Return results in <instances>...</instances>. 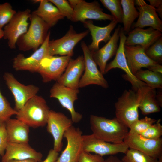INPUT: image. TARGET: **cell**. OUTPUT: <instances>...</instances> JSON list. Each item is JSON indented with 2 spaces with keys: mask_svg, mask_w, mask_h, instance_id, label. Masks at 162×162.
Returning a JSON list of instances; mask_svg holds the SVG:
<instances>
[{
  "mask_svg": "<svg viewBox=\"0 0 162 162\" xmlns=\"http://www.w3.org/2000/svg\"><path fill=\"white\" fill-rule=\"evenodd\" d=\"M150 88L146 85L137 90H125L115 103L116 117L129 128L139 119L140 102Z\"/></svg>",
  "mask_w": 162,
  "mask_h": 162,
  "instance_id": "cell-1",
  "label": "cell"
},
{
  "mask_svg": "<svg viewBox=\"0 0 162 162\" xmlns=\"http://www.w3.org/2000/svg\"><path fill=\"white\" fill-rule=\"evenodd\" d=\"M90 123L92 134L109 142L120 143L124 142L129 131V128L116 117L110 119L91 115Z\"/></svg>",
  "mask_w": 162,
  "mask_h": 162,
  "instance_id": "cell-2",
  "label": "cell"
},
{
  "mask_svg": "<svg viewBox=\"0 0 162 162\" xmlns=\"http://www.w3.org/2000/svg\"><path fill=\"white\" fill-rule=\"evenodd\" d=\"M50 110L45 100L36 94L17 111L16 118L29 127H42L46 124Z\"/></svg>",
  "mask_w": 162,
  "mask_h": 162,
  "instance_id": "cell-3",
  "label": "cell"
},
{
  "mask_svg": "<svg viewBox=\"0 0 162 162\" xmlns=\"http://www.w3.org/2000/svg\"><path fill=\"white\" fill-rule=\"evenodd\" d=\"M30 24L26 32L18 40L16 45L21 51L38 50L45 41L50 28L40 18L32 12Z\"/></svg>",
  "mask_w": 162,
  "mask_h": 162,
  "instance_id": "cell-4",
  "label": "cell"
},
{
  "mask_svg": "<svg viewBox=\"0 0 162 162\" xmlns=\"http://www.w3.org/2000/svg\"><path fill=\"white\" fill-rule=\"evenodd\" d=\"M73 8L74 15L73 21L82 23L88 20H115L112 15L104 13L98 2H88L83 0H68Z\"/></svg>",
  "mask_w": 162,
  "mask_h": 162,
  "instance_id": "cell-5",
  "label": "cell"
},
{
  "mask_svg": "<svg viewBox=\"0 0 162 162\" xmlns=\"http://www.w3.org/2000/svg\"><path fill=\"white\" fill-rule=\"evenodd\" d=\"M89 32L88 30L77 33L72 25H70L66 33L57 39L50 40L48 46L50 56L59 55L72 57L74 50L77 44L87 36Z\"/></svg>",
  "mask_w": 162,
  "mask_h": 162,
  "instance_id": "cell-6",
  "label": "cell"
},
{
  "mask_svg": "<svg viewBox=\"0 0 162 162\" xmlns=\"http://www.w3.org/2000/svg\"><path fill=\"white\" fill-rule=\"evenodd\" d=\"M81 46L84 55L85 68L83 75L80 81L79 88L92 84L100 86L105 88H108V83L103 74L98 69L88 46L82 41Z\"/></svg>",
  "mask_w": 162,
  "mask_h": 162,
  "instance_id": "cell-7",
  "label": "cell"
},
{
  "mask_svg": "<svg viewBox=\"0 0 162 162\" xmlns=\"http://www.w3.org/2000/svg\"><path fill=\"white\" fill-rule=\"evenodd\" d=\"M31 13L29 9L19 11L4 26L3 38L8 40V45L10 49H15L19 38L27 31L28 28V20Z\"/></svg>",
  "mask_w": 162,
  "mask_h": 162,
  "instance_id": "cell-8",
  "label": "cell"
},
{
  "mask_svg": "<svg viewBox=\"0 0 162 162\" xmlns=\"http://www.w3.org/2000/svg\"><path fill=\"white\" fill-rule=\"evenodd\" d=\"M83 151L94 153L103 157L118 153L125 154L129 148L124 142L114 143L105 141L92 134L83 135Z\"/></svg>",
  "mask_w": 162,
  "mask_h": 162,
  "instance_id": "cell-9",
  "label": "cell"
},
{
  "mask_svg": "<svg viewBox=\"0 0 162 162\" xmlns=\"http://www.w3.org/2000/svg\"><path fill=\"white\" fill-rule=\"evenodd\" d=\"M82 136L79 128L73 125L68 128L63 136L67 141L66 146L56 162H77L83 151Z\"/></svg>",
  "mask_w": 162,
  "mask_h": 162,
  "instance_id": "cell-10",
  "label": "cell"
},
{
  "mask_svg": "<svg viewBox=\"0 0 162 162\" xmlns=\"http://www.w3.org/2000/svg\"><path fill=\"white\" fill-rule=\"evenodd\" d=\"M50 32L41 46L30 56L27 57L22 53L18 54L13 59V67L16 71H28L37 72L40 63L45 57L50 55L49 48Z\"/></svg>",
  "mask_w": 162,
  "mask_h": 162,
  "instance_id": "cell-11",
  "label": "cell"
},
{
  "mask_svg": "<svg viewBox=\"0 0 162 162\" xmlns=\"http://www.w3.org/2000/svg\"><path fill=\"white\" fill-rule=\"evenodd\" d=\"M119 35L120 41L115 57L112 62L107 64L105 74L113 69H121L126 73L123 76L124 78L130 83L133 89L136 90L147 85L137 79L131 73L128 67L124 53V46L127 37L123 28H121Z\"/></svg>",
  "mask_w": 162,
  "mask_h": 162,
  "instance_id": "cell-12",
  "label": "cell"
},
{
  "mask_svg": "<svg viewBox=\"0 0 162 162\" xmlns=\"http://www.w3.org/2000/svg\"><path fill=\"white\" fill-rule=\"evenodd\" d=\"M71 119L60 112L50 110L46 123L47 131L52 136L54 140L53 149L59 152L63 146L64 134L66 130L72 125Z\"/></svg>",
  "mask_w": 162,
  "mask_h": 162,
  "instance_id": "cell-13",
  "label": "cell"
},
{
  "mask_svg": "<svg viewBox=\"0 0 162 162\" xmlns=\"http://www.w3.org/2000/svg\"><path fill=\"white\" fill-rule=\"evenodd\" d=\"M71 57L49 56L41 61L38 71L44 83L59 79L64 72Z\"/></svg>",
  "mask_w": 162,
  "mask_h": 162,
  "instance_id": "cell-14",
  "label": "cell"
},
{
  "mask_svg": "<svg viewBox=\"0 0 162 162\" xmlns=\"http://www.w3.org/2000/svg\"><path fill=\"white\" fill-rule=\"evenodd\" d=\"M79 89H74L61 85L57 82L55 83L50 91V97L56 98L62 107L70 112L73 123L80 122L82 116L75 110L74 103L78 98Z\"/></svg>",
  "mask_w": 162,
  "mask_h": 162,
  "instance_id": "cell-15",
  "label": "cell"
},
{
  "mask_svg": "<svg viewBox=\"0 0 162 162\" xmlns=\"http://www.w3.org/2000/svg\"><path fill=\"white\" fill-rule=\"evenodd\" d=\"M3 78L14 96L15 109L17 111L21 109L26 102L37 94L39 91V88L34 85H25L21 83L11 73H5Z\"/></svg>",
  "mask_w": 162,
  "mask_h": 162,
  "instance_id": "cell-16",
  "label": "cell"
},
{
  "mask_svg": "<svg viewBox=\"0 0 162 162\" xmlns=\"http://www.w3.org/2000/svg\"><path fill=\"white\" fill-rule=\"evenodd\" d=\"M129 148L135 149L154 158L162 156V139H151L136 134L129 133L124 139Z\"/></svg>",
  "mask_w": 162,
  "mask_h": 162,
  "instance_id": "cell-17",
  "label": "cell"
},
{
  "mask_svg": "<svg viewBox=\"0 0 162 162\" xmlns=\"http://www.w3.org/2000/svg\"><path fill=\"white\" fill-rule=\"evenodd\" d=\"M145 51L140 45H125L124 53L127 63L131 72L134 75L142 68L148 69L159 64L149 58L146 54Z\"/></svg>",
  "mask_w": 162,
  "mask_h": 162,
  "instance_id": "cell-18",
  "label": "cell"
},
{
  "mask_svg": "<svg viewBox=\"0 0 162 162\" xmlns=\"http://www.w3.org/2000/svg\"><path fill=\"white\" fill-rule=\"evenodd\" d=\"M85 68L83 56L75 59L71 58L64 73L57 80L59 84L74 89H79V85Z\"/></svg>",
  "mask_w": 162,
  "mask_h": 162,
  "instance_id": "cell-19",
  "label": "cell"
},
{
  "mask_svg": "<svg viewBox=\"0 0 162 162\" xmlns=\"http://www.w3.org/2000/svg\"><path fill=\"white\" fill-rule=\"evenodd\" d=\"M1 162H7L12 160H23L32 159L38 162L41 161L43 154L37 152L28 143L9 142L5 152L2 156Z\"/></svg>",
  "mask_w": 162,
  "mask_h": 162,
  "instance_id": "cell-20",
  "label": "cell"
},
{
  "mask_svg": "<svg viewBox=\"0 0 162 162\" xmlns=\"http://www.w3.org/2000/svg\"><path fill=\"white\" fill-rule=\"evenodd\" d=\"M135 4L138 6L139 15L133 27L143 28L149 26L162 32V21L155 9L143 0H135Z\"/></svg>",
  "mask_w": 162,
  "mask_h": 162,
  "instance_id": "cell-21",
  "label": "cell"
},
{
  "mask_svg": "<svg viewBox=\"0 0 162 162\" xmlns=\"http://www.w3.org/2000/svg\"><path fill=\"white\" fill-rule=\"evenodd\" d=\"M162 32L152 27L146 29L136 28L128 33L125 45H140L146 50L160 38Z\"/></svg>",
  "mask_w": 162,
  "mask_h": 162,
  "instance_id": "cell-22",
  "label": "cell"
},
{
  "mask_svg": "<svg viewBox=\"0 0 162 162\" xmlns=\"http://www.w3.org/2000/svg\"><path fill=\"white\" fill-rule=\"evenodd\" d=\"M120 29L121 26H119L116 28L110 39L104 46L98 50L92 52L94 60L103 74H105L107 62L116 53Z\"/></svg>",
  "mask_w": 162,
  "mask_h": 162,
  "instance_id": "cell-23",
  "label": "cell"
},
{
  "mask_svg": "<svg viewBox=\"0 0 162 162\" xmlns=\"http://www.w3.org/2000/svg\"><path fill=\"white\" fill-rule=\"evenodd\" d=\"M83 23L84 26L88 29L92 36V41L88 48L92 52L99 49L100 43L102 41L107 43L110 39L111 32L116 26L118 22L114 20L104 27H100L94 25L92 21L87 20Z\"/></svg>",
  "mask_w": 162,
  "mask_h": 162,
  "instance_id": "cell-24",
  "label": "cell"
},
{
  "mask_svg": "<svg viewBox=\"0 0 162 162\" xmlns=\"http://www.w3.org/2000/svg\"><path fill=\"white\" fill-rule=\"evenodd\" d=\"M9 142L28 143L29 127L17 118H10L5 123Z\"/></svg>",
  "mask_w": 162,
  "mask_h": 162,
  "instance_id": "cell-25",
  "label": "cell"
},
{
  "mask_svg": "<svg viewBox=\"0 0 162 162\" xmlns=\"http://www.w3.org/2000/svg\"><path fill=\"white\" fill-rule=\"evenodd\" d=\"M34 2H39L40 4L37 9L32 13L40 18L50 28L64 17L57 8L48 0H35Z\"/></svg>",
  "mask_w": 162,
  "mask_h": 162,
  "instance_id": "cell-26",
  "label": "cell"
},
{
  "mask_svg": "<svg viewBox=\"0 0 162 162\" xmlns=\"http://www.w3.org/2000/svg\"><path fill=\"white\" fill-rule=\"evenodd\" d=\"M123 10L122 23L125 33H128L135 19L139 16V12L135 7V0H121Z\"/></svg>",
  "mask_w": 162,
  "mask_h": 162,
  "instance_id": "cell-27",
  "label": "cell"
},
{
  "mask_svg": "<svg viewBox=\"0 0 162 162\" xmlns=\"http://www.w3.org/2000/svg\"><path fill=\"white\" fill-rule=\"evenodd\" d=\"M156 94L155 89L150 88L143 96L139 106V108L143 115L160 111V106L156 99Z\"/></svg>",
  "mask_w": 162,
  "mask_h": 162,
  "instance_id": "cell-28",
  "label": "cell"
},
{
  "mask_svg": "<svg viewBox=\"0 0 162 162\" xmlns=\"http://www.w3.org/2000/svg\"><path fill=\"white\" fill-rule=\"evenodd\" d=\"M162 74L149 70L140 69L134 75L139 80L145 82L152 89L162 88Z\"/></svg>",
  "mask_w": 162,
  "mask_h": 162,
  "instance_id": "cell-29",
  "label": "cell"
},
{
  "mask_svg": "<svg viewBox=\"0 0 162 162\" xmlns=\"http://www.w3.org/2000/svg\"><path fill=\"white\" fill-rule=\"evenodd\" d=\"M122 158L123 162H159L158 159L137 150L129 148Z\"/></svg>",
  "mask_w": 162,
  "mask_h": 162,
  "instance_id": "cell-30",
  "label": "cell"
},
{
  "mask_svg": "<svg viewBox=\"0 0 162 162\" xmlns=\"http://www.w3.org/2000/svg\"><path fill=\"white\" fill-rule=\"evenodd\" d=\"M104 6L111 13L118 23H122L123 10L120 0H100Z\"/></svg>",
  "mask_w": 162,
  "mask_h": 162,
  "instance_id": "cell-31",
  "label": "cell"
},
{
  "mask_svg": "<svg viewBox=\"0 0 162 162\" xmlns=\"http://www.w3.org/2000/svg\"><path fill=\"white\" fill-rule=\"evenodd\" d=\"M17 111L12 108L0 90V124L5 122L13 115H16Z\"/></svg>",
  "mask_w": 162,
  "mask_h": 162,
  "instance_id": "cell-32",
  "label": "cell"
},
{
  "mask_svg": "<svg viewBox=\"0 0 162 162\" xmlns=\"http://www.w3.org/2000/svg\"><path fill=\"white\" fill-rule=\"evenodd\" d=\"M145 53L150 59L160 64L162 62V37L147 49Z\"/></svg>",
  "mask_w": 162,
  "mask_h": 162,
  "instance_id": "cell-33",
  "label": "cell"
},
{
  "mask_svg": "<svg viewBox=\"0 0 162 162\" xmlns=\"http://www.w3.org/2000/svg\"><path fill=\"white\" fill-rule=\"evenodd\" d=\"M157 120L148 116L138 119L134 122L129 128V133L139 134L146 130L152 125Z\"/></svg>",
  "mask_w": 162,
  "mask_h": 162,
  "instance_id": "cell-34",
  "label": "cell"
},
{
  "mask_svg": "<svg viewBox=\"0 0 162 162\" xmlns=\"http://www.w3.org/2000/svg\"><path fill=\"white\" fill-rule=\"evenodd\" d=\"M16 12L9 3H0V28L2 29Z\"/></svg>",
  "mask_w": 162,
  "mask_h": 162,
  "instance_id": "cell-35",
  "label": "cell"
},
{
  "mask_svg": "<svg viewBox=\"0 0 162 162\" xmlns=\"http://www.w3.org/2000/svg\"><path fill=\"white\" fill-rule=\"evenodd\" d=\"M54 4L60 13L65 17L72 21L74 17V11L68 1L66 0H49Z\"/></svg>",
  "mask_w": 162,
  "mask_h": 162,
  "instance_id": "cell-36",
  "label": "cell"
},
{
  "mask_svg": "<svg viewBox=\"0 0 162 162\" xmlns=\"http://www.w3.org/2000/svg\"><path fill=\"white\" fill-rule=\"evenodd\" d=\"M159 119L146 130L139 135L146 138L156 140L161 138L162 135V125Z\"/></svg>",
  "mask_w": 162,
  "mask_h": 162,
  "instance_id": "cell-37",
  "label": "cell"
},
{
  "mask_svg": "<svg viewBox=\"0 0 162 162\" xmlns=\"http://www.w3.org/2000/svg\"><path fill=\"white\" fill-rule=\"evenodd\" d=\"M103 157L83 151L80 155L77 162H104Z\"/></svg>",
  "mask_w": 162,
  "mask_h": 162,
  "instance_id": "cell-38",
  "label": "cell"
},
{
  "mask_svg": "<svg viewBox=\"0 0 162 162\" xmlns=\"http://www.w3.org/2000/svg\"><path fill=\"white\" fill-rule=\"evenodd\" d=\"M7 134L5 123L0 124V155L2 156L8 143Z\"/></svg>",
  "mask_w": 162,
  "mask_h": 162,
  "instance_id": "cell-39",
  "label": "cell"
},
{
  "mask_svg": "<svg viewBox=\"0 0 162 162\" xmlns=\"http://www.w3.org/2000/svg\"><path fill=\"white\" fill-rule=\"evenodd\" d=\"M150 5L154 8L157 13H158L160 17H162V0H148Z\"/></svg>",
  "mask_w": 162,
  "mask_h": 162,
  "instance_id": "cell-40",
  "label": "cell"
},
{
  "mask_svg": "<svg viewBox=\"0 0 162 162\" xmlns=\"http://www.w3.org/2000/svg\"><path fill=\"white\" fill-rule=\"evenodd\" d=\"M58 152L53 149L50 150L46 159L42 162H56L58 157Z\"/></svg>",
  "mask_w": 162,
  "mask_h": 162,
  "instance_id": "cell-41",
  "label": "cell"
},
{
  "mask_svg": "<svg viewBox=\"0 0 162 162\" xmlns=\"http://www.w3.org/2000/svg\"><path fill=\"white\" fill-rule=\"evenodd\" d=\"M148 70L162 74V66L160 64H158L152 66Z\"/></svg>",
  "mask_w": 162,
  "mask_h": 162,
  "instance_id": "cell-42",
  "label": "cell"
},
{
  "mask_svg": "<svg viewBox=\"0 0 162 162\" xmlns=\"http://www.w3.org/2000/svg\"><path fill=\"white\" fill-rule=\"evenodd\" d=\"M104 162H123L117 157L113 155H111L106 159L104 160Z\"/></svg>",
  "mask_w": 162,
  "mask_h": 162,
  "instance_id": "cell-43",
  "label": "cell"
},
{
  "mask_svg": "<svg viewBox=\"0 0 162 162\" xmlns=\"http://www.w3.org/2000/svg\"><path fill=\"white\" fill-rule=\"evenodd\" d=\"M161 90V89H160ZM160 91L157 94H156V99L158 104L160 106H162V93L161 91Z\"/></svg>",
  "mask_w": 162,
  "mask_h": 162,
  "instance_id": "cell-44",
  "label": "cell"
},
{
  "mask_svg": "<svg viewBox=\"0 0 162 162\" xmlns=\"http://www.w3.org/2000/svg\"><path fill=\"white\" fill-rule=\"evenodd\" d=\"M7 162H38L36 160L32 159H29L23 160H10Z\"/></svg>",
  "mask_w": 162,
  "mask_h": 162,
  "instance_id": "cell-45",
  "label": "cell"
},
{
  "mask_svg": "<svg viewBox=\"0 0 162 162\" xmlns=\"http://www.w3.org/2000/svg\"><path fill=\"white\" fill-rule=\"evenodd\" d=\"M4 32L3 30L0 28V39L3 38Z\"/></svg>",
  "mask_w": 162,
  "mask_h": 162,
  "instance_id": "cell-46",
  "label": "cell"
},
{
  "mask_svg": "<svg viewBox=\"0 0 162 162\" xmlns=\"http://www.w3.org/2000/svg\"><path fill=\"white\" fill-rule=\"evenodd\" d=\"M159 162H162V156H161L158 158Z\"/></svg>",
  "mask_w": 162,
  "mask_h": 162,
  "instance_id": "cell-47",
  "label": "cell"
},
{
  "mask_svg": "<svg viewBox=\"0 0 162 162\" xmlns=\"http://www.w3.org/2000/svg\"></svg>",
  "mask_w": 162,
  "mask_h": 162,
  "instance_id": "cell-48",
  "label": "cell"
}]
</instances>
